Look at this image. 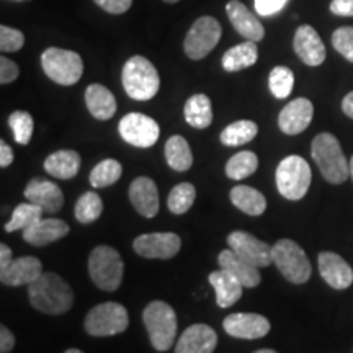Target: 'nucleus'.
I'll use <instances>...</instances> for the list:
<instances>
[{"label":"nucleus","mask_w":353,"mask_h":353,"mask_svg":"<svg viewBox=\"0 0 353 353\" xmlns=\"http://www.w3.org/2000/svg\"><path fill=\"white\" fill-rule=\"evenodd\" d=\"M143 322L149 341L157 352H167L174 345L176 337V314L174 307L165 301H152L145 306Z\"/></svg>","instance_id":"nucleus-4"},{"label":"nucleus","mask_w":353,"mask_h":353,"mask_svg":"<svg viewBox=\"0 0 353 353\" xmlns=\"http://www.w3.org/2000/svg\"><path fill=\"white\" fill-rule=\"evenodd\" d=\"M334 50L353 63V26H341L332 33Z\"/></svg>","instance_id":"nucleus-40"},{"label":"nucleus","mask_w":353,"mask_h":353,"mask_svg":"<svg viewBox=\"0 0 353 353\" xmlns=\"http://www.w3.org/2000/svg\"><path fill=\"white\" fill-rule=\"evenodd\" d=\"M182 241L174 232H151L136 237L132 242L134 252L144 259L167 260L179 254Z\"/></svg>","instance_id":"nucleus-12"},{"label":"nucleus","mask_w":353,"mask_h":353,"mask_svg":"<svg viewBox=\"0 0 353 353\" xmlns=\"http://www.w3.org/2000/svg\"><path fill=\"white\" fill-rule=\"evenodd\" d=\"M118 131L125 143L141 149L151 148L161 136V128L157 121L143 113H128L126 117H123L118 125Z\"/></svg>","instance_id":"nucleus-11"},{"label":"nucleus","mask_w":353,"mask_h":353,"mask_svg":"<svg viewBox=\"0 0 353 353\" xmlns=\"http://www.w3.org/2000/svg\"><path fill=\"white\" fill-rule=\"evenodd\" d=\"M185 121L195 130H206L213 123V108L208 95L196 94L187 100L183 108Z\"/></svg>","instance_id":"nucleus-29"},{"label":"nucleus","mask_w":353,"mask_h":353,"mask_svg":"<svg viewBox=\"0 0 353 353\" xmlns=\"http://www.w3.org/2000/svg\"><path fill=\"white\" fill-rule=\"evenodd\" d=\"M221 34H223V28H221L218 20L210 15L200 17L185 37V54L193 61L203 59L218 46Z\"/></svg>","instance_id":"nucleus-10"},{"label":"nucleus","mask_w":353,"mask_h":353,"mask_svg":"<svg viewBox=\"0 0 353 353\" xmlns=\"http://www.w3.org/2000/svg\"><path fill=\"white\" fill-rule=\"evenodd\" d=\"M228 19L234 30L249 41L259 43L265 37V28L260 20L247 8L241 0H229L226 6Z\"/></svg>","instance_id":"nucleus-17"},{"label":"nucleus","mask_w":353,"mask_h":353,"mask_svg":"<svg viewBox=\"0 0 353 353\" xmlns=\"http://www.w3.org/2000/svg\"><path fill=\"white\" fill-rule=\"evenodd\" d=\"M130 325L126 307L120 303H103L92 307L83 321L85 332L92 337H110L123 334Z\"/></svg>","instance_id":"nucleus-8"},{"label":"nucleus","mask_w":353,"mask_h":353,"mask_svg":"<svg viewBox=\"0 0 353 353\" xmlns=\"http://www.w3.org/2000/svg\"><path fill=\"white\" fill-rule=\"evenodd\" d=\"M268 87H270L272 95L275 97V99H286L294 87L293 70L290 68H285V65H276V68H273L270 76H268Z\"/></svg>","instance_id":"nucleus-38"},{"label":"nucleus","mask_w":353,"mask_h":353,"mask_svg":"<svg viewBox=\"0 0 353 353\" xmlns=\"http://www.w3.org/2000/svg\"><path fill=\"white\" fill-rule=\"evenodd\" d=\"M101 211H103L101 198L95 192H87L77 200L74 214H76V219L79 223L90 224L100 218Z\"/></svg>","instance_id":"nucleus-36"},{"label":"nucleus","mask_w":353,"mask_h":353,"mask_svg":"<svg viewBox=\"0 0 353 353\" xmlns=\"http://www.w3.org/2000/svg\"><path fill=\"white\" fill-rule=\"evenodd\" d=\"M350 176H352V180H353V156L350 159Z\"/></svg>","instance_id":"nucleus-52"},{"label":"nucleus","mask_w":353,"mask_h":353,"mask_svg":"<svg viewBox=\"0 0 353 353\" xmlns=\"http://www.w3.org/2000/svg\"><path fill=\"white\" fill-rule=\"evenodd\" d=\"M276 188L290 201L303 200L311 187L312 172L301 156H288L276 167Z\"/></svg>","instance_id":"nucleus-6"},{"label":"nucleus","mask_w":353,"mask_h":353,"mask_svg":"<svg viewBox=\"0 0 353 353\" xmlns=\"http://www.w3.org/2000/svg\"><path fill=\"white\" fill-rule=\"evenodd\" d=\"M288 3V0H254L255 12L260 17H272L283 10V7Z\"/></svg>","instance_id":"nucleus-43"},{"label":"nucleus","mask_w":353,"mask_h":353,"mask_svg":"<svg viewBox=\"0 0 353 353\" xmlns=\"http://www.w3.org/2000/svg\"><path fill=\"white\" fill-rule=\"evenodd\" d=\"M314 117V105L307 99H296L290 101L278 114V126L288 136L301 134L311 125Z\"/></svg>","instance_id":"nucleus-16"},{"label":"nucleus","mask_w":353,"mask_h":353,"mask_svg":"<svg viewBox=\"0 0 353 353\" xmlns=\"http://www.w3.org/2000/svg\"><path fill=\"white\" fill-rule=\"evenodd\" d=\"M229 249H232L237 255L245 259L255 267L262 268L273 263L272 247L267 242L257 239L252 234L244 231H234L228 236Z\"/></svg>","instance_id":"nucleus-13"},{"label":"nucleus","mask_w":353,"mask_h":353,"mask_svg":"<svg viewBox=\"0 0 353 353\" xmlns=\"http://www.w3.org/2000/svg\"><path fill=\"white\" fill-rule=\"evenodd\" d=\"M25 44V34L20 30L12 28V26H0V51L2 52H15L20 51Z\"/></svg>","instance_id":"nucleus-41"},{"label":"nucleus","mask_w":353,"mask_h":353,"mask_svg":"<svg viewBox=\"0 0 353 353\" xmlns=\"http://www.w3.org/2000/svg\"><path fill=\"white\" fill-rule=\"evenodd\" d=\"M342 110L348 118H352L353 120V92H350V94H347L345 97H343Z\"/></svg>","instance_id":"nucleus-49"},{"label":"nucleus","mask_w":353,"mask_h":353,"mask_svg":"<svg viewBox=\"0 0 353 353\" xmlns=\"http://www.w3.org/2000/svg\"><path fill=\"white\" fill-rule=\"evenodd\" d=\"M231 201L237 210L249 216H260L267 210V200L263 193L249 185H237L231 190Z\"/></svg>","instance_id":"nucleus-30"},{"label":"nucleus","mask_w":353,"mask_h":353,"mask_svg":"<svg viewBox=\"0 0 353 353\" xmlns=\"http://www.w3.org/2000/svg\"><path fill=\"white\" fill-rule=\"evenodd\" d=\"M82 159L76 151L63 149V151H56L46 157V161H44V170H46V174L54 176V179L69 180L79 174Z\"/></svg>","instance_id":"nucleus-27"},{"label":"nucleus","mask_w":353,"mask_h":353,"mask_svg":"<svg viewBox=\"0 0 353 353\" xmlns=\"http://www.w3.org/2000/svg\"><path fill=\"white\" fill-rule=\"evenodd\" d=\"M223 327L226 334L236 339H245V341H255L262 339L270 332V321L262 314L255 312H234L223 321Z\"/></svg>","instance_id":"nucleus-14"},{"label":"nucleus","mask_w":353,"mask_h":353,"mask_svg":"<svg viewBox=\"0 0 353 353\" xmlns=\"http://www.w3.org/2000/svg\"><path fill=\"white\" fill-rule=\"evenodd\" d=\"M43 275V265L39 259L26 255V257L13 259L6 272L0 273V281L7 286L32 285Z\"/></svg>","instance_id":"nucleus-22"},{"label":"nucleus","mask_w":353,"mask_h":353,"mask_svg":"<svg viewBox=\"0 0 353 353\" xmlns=\"http://www.w3.org/2000/svg\"><path fill=\"white\" fill-rule=\"evenodd\" d=\"M8 126L13 132V138L21 145H26L32 141L33 130H34V121L33 117L28 112L19 110V112H13L8 117Z\"/></svg>","instance_id":"nucleus-39"},{"label":"nucleus","mask_w":353,"mask_h":353,"mask_svg":"<svg viewBox=\"0 0 353 353\" xmlns=\"http://www.w3.org/2000/svg\"><path fill=\"white\" fill-rule=\"evenodd\" d=\"M165 159L170 169L176 172H187L193 165V154L188 141L183 136H172L165 143Z\"/></svg>","instance_id":"nucleus-31"},{"label":"nucleus","mask_w":353,"mask_h":353,"mask_svg":"<svg viewBox=\"0 0 353 353\" xmlns=\"http://www.w3.org/2000/svg\"><path fill=\"white\" fill-rule=\"evenodd\" d=\"M85 105L92 117L99 121H107L117 113V99L101 83H90L87 87Z\"/></svg>","instance_id":"nucleus-26"},{"label":"nucleus","mask_w":353,"mask_h":353,"mask_svg":"<svg viewBox=\"0 0 353 353\" xmlns=\"http://www.w3.org/2000/svg\"><path fill=\"white\" fill-rule=\"evenodd\" d=\"M101 10L112 15H121V13L128 12L132 6V0H94Z\"/></svg>","instance_id":"nucleus-44"},{"label":"nucleus","mask_w":353,"mask_h":353,"mask_svg":"<svg viewBox=\"0 0 353 353\" xmlns=\"http://www.w3.org/2000/svg\"><path fill=\"white\" fill-rule=\"evenodd\" d=\"M218 345V334L206 324H193L180 335L175 353H213Z\"/></svg>","instance_id":"nucleus-18"},{"label":"nucleus","mask_w":353,"mask_h":353,"mask_svg":"<svg viewBox=\"0 0 353 353\" xmlns=\"http://www.w3.org/2000/svg\"><path fill=\"white\" fill-rule=\"evenodd\" d=\"M123 87L132 100L148 101L157 95L161 77L157 69L144 56H132L123 65Z\"/></svg>","instance_id":"nucleus-3"},{"label":"nucleus","mask_w":353,"mask_h":353,"mask_svg":"<svg viewBox=\"0 0 353 353\" xmlns=\"http://www.w3.org/2000/svg\"><path fill=\"white\" fill-rule=\"evenodd\" d=\"M65 353H83V352H81V350H77V348H69L68 352Z\"/></svg>","instance_id":"nucleus-51"},{"label":"nucleus","mask_w":353,"mask_h":353,"mask_svg":"<svg viewBox=\"0 0 353 353\" xmlns=\"http://www.w3.org/2000/svg\"><path fill=\"white\" fill-rule=\"evenodd\" d=\"M20 76L19 65L13 63L12 59H8L7 56L0 57V83L2 85H7V83H12L17 81V77Z\"/></svg>","instance_id":"nucleus-42"},{"label":"nucleus","mask_w":353,"mask_h":353,"mask_svg":"<svg viewBox=\"0 0 353 353\" xmlns=\"http://www.w3.org/2000/svg\"><path fill=\"white\" fill-rule=\"evenodd\" d=\"M218 262L219 267L236 276L237 280L244 285V288H255V286H259L260 281H262L259 267L247 262L245 259L237 255L232 249L223 250V252L219 254Z\"/></svg>","instance_id":"nucleus-24"},{"label":"nucleus","mask_w":353,"mask_h":353,"mask_svg":"<svg viewBox=\"0 0 353 353\" xmlns=\"http://www.w3.org/2000/svg\"><path fill=\"white\" fill-rule=\"evenodd\" d=\"M208 280L211 286H213L216 293V303H218L219 307H231L242 298L244 285L236 276L231 275V273L223 270V268L210 273Z\"/></svg>","instance_id":"nucleus-25"},{"label":"nucleus","mask_w":353,"mask_h":353,"mask_svg":"<svg viewBox=\"0 0 353 353\" xmlns=\"http://www.w3.org/2000/svg\"><path fill=\"white\" fill-rule=\"evenodd\" d=\"M41 65L44 74L59 85H74L83 74L82 57L63 48H48L41 54Z\"/></svg>","instance_id":"nucleus-9"},{"label":"nucleus","mask_w":353,"mask_h":353,"mask_svg":"<svg viewBox=\"0 0 353 353\" xmlns=\"http://www.w3.org/2000/svg\"><path fill=\"white\" fill-rule=\"evenodd\" d=\"M15 347V335L8 330L6 325L0 327V352L2 353H10Z\"/></svg>","instance_id":"nucleus-46"},{"label":"nucleus","mask_w":353,"mask_h":353,"mask_svg":"<svg viewBox=\"0 0 353 353\" xmlns=\"http://www.w3.org/2000/svg\"><path fill=\"white\" fill-rule=\"evenodd\" d=\"M44 211L39 208V206L34 205V203H21V205L17 206L13 210L12 218L6 224L7 232H15V231H25L26 228L37 224L39 219H43Z\"/></svg>","instance_id":"nucleus-34"},{"label":"nucleus","mask_w":353,"mask_h":353,"mask_svg":"<svg viewBox=\"0 0 353 353\" xmlns=\"http://www.w3.org/2000/svg\"><path fill=\"white\" fill-rule=\"evenodd\" d=\"M311 156L329 183L341 185L350 175V164L343 156L342 145L330 132H321L312 139Z\"/></svg>","instance_id":"nucleus-2"},{"label":"nucleus","mask_w":353,"mask_h":353,"mask_svg":"<svg viewBox=\"0 0 353 353\" xmlns=\"http://www.w3.org/2000/svg\"><path fill=\"white\" fill-rule=\"evenodd\" d=\"M13 162V151L6 141H0V167L7 169Z\"/></svg>","instance_id":"nucleus-47"},{"label":"nucleus","mask_w":353,"mask_h":353,"mask_svg":"<svg viewBox=\"0 0 353 353\" xmlns=\"http://www.w3.org/2000/svg\"><path fill=\"white\" fill-rule=\"evenodd\" d=\"M195 198L196 190L192 183H179L176 187L172 188V192L169 193L167 206H169L170 213L185 214L193 206Z\"/></svg>","instance_id":"nucleus-37"},{"label":"nucleus","mask_w":353,"mask_h":353,"mask_svg":"<svg viewBox=\"0 0 353 353\" xmlns=\"http://www.w3.org/2000/svg\"><path fill=\"white\" fill-rule=\"evenodd\" d=\"M13 262L12 257V250L7 244H0V273L6 272L8 268V265Z\"/></svg>","instance_id":"nucleus-48"},{"label":"nucleus","mask_w":353,"mask_h":353,"mask_svg":"<svg viewBox=\"0 0 353 353\" xmlns=\"http://www.w3.org/2000/svg\"><path fill=\"white\" fill-rule=\"evenodd\" d=\"M123 174V165L114 159H105L97 164L90 172V185L94 188H107L110 185L117 183Z\"/></svg>","instance_id":"nucleus-35"},{"label":"nucleus","mask_w":353,"mask_h":353,"mask_svg":"<svg viewBox=\"0 0 353 353\" xmlns=\"http://www.w3.org/2000/svg\"><path fill=\"white\" fill-rule=\"evenodd\" d=\"M25 198L39 206L44 213H56L63 208L64 195L56 183L44 179H33L26 185Z\"/></svg>","instance_id":"nucleus-20"},{"label":"nucleus","mask_w":353,"mask_h":353,"mask_svg":"<svg viewBox=\"0 0 353 353\" xmlns=\"http://www.w3.org/2000/svg\"><path fill=\"white\" fill-rule=\"evenodd\" d=\"M259 132V126L255 121L239 120L224 128L219 134V141L228 148H237V145L250 143Z\"/></svg>","instance_id":"nucleus-32"},{"label":"nucleus","mask_w":353,"mask_h":353,"mask_svg":"<svg viewBox=\"0 0 353 353\" xmlns=\"http://www.w3.org/2000/svg\"><path fill=\"white\" fill-rule=\"evenodd\" d=\"M164 2H167V3H176V2H179V0H164Z\"/></svg>","instance_id":"nucleus-53"},{"label":"nucleus","mask_w":353,"mask_h":353,"mask_svg":"<svg viewBox=\"0 0 353 353\" xmlns=\"http://www.w3.org/2000/svg\"><path fill=\"white\" fill-rule=\"evenodd\" d=\"M69 224L63 219H39L37 224L25 229L23 239L34 247H43L63 239L69 234Z\"/></svg>","instance_id":"nucleus-23"},{"label":"nucleus","mask_w":353,"mask_h":353,"mask_svg":"<svg viewBox=\"0 0 353 353\" xmlns=\"http://www.w3.org/2000/svg\"><path fill=\"white\" fill-rule=\"evenodd\" d=\"M28 298L37 311L43 314L59 316L72 307L74 291L59 275L46 272L37 281L28 285Z\"/></svg>","instance_id":"nucleus-1"},{"label":"nucleus","mask_w":353,"mask_h":353,"mask_svg":"<svg viewBox=\"0 0 353 353\" xmlns=\"http://www.w3.org/2000/svg\"><path fill=\"white\" fill-rule=\"evenodd\" d=\"M329 8L337 17H353V0H332Z\"/></svg>","instance_id":"nucleus-45"},{"label":"nucleus","mask_w":353,"mask_h":353,"mask_svg":"<svg viewBox=\"0 0 353 353\" xmlns=\"http://www.w3.org/2000/svg\"><path fill=\"white\" fill-rule=\"evenodd\" d=\"M254 353H276L275 350H272V348H262V350H257Z\"/></svg>","instance_id":"nucleus-50"},{"label":"nucleus","mask_w":353,"mask_h":353,"mask_svg":"<svg viewBox=\"0 0 353 353\" xmlns=\"http://www.w3.org/2000/svg\"><path fill=\"white\" fill-rule=\"evenodd\" d=\"M319 273L325 283L334 290H347L353 283V270L341 255L335 252H321L317 257Z\"/></svg>","instance_id":"nucleus-19"},{"label":"nucleus","mask_w":353,"mask_h":353,"mask_svg":"<svg viewBox=\"0 0 353 353\" xmlns=\"http://www.w3.org/2000/svg\"><path fill=\"white\" fill-rule=\"evenodd\" d=\"M88 273L92 281L103 291H117L120 288L125 263L120 252L110 245H99L88 257Z\"/></svg>","instance_id":"nucleus-5"},{"label":"nucleus","mask_w":353,"mask_h":353,"mask_svg":"<svg viewBox=\"0 0 353 353\" xmlns=\"http://www.w3.org/2000/svg\"><path fill=\"white\" fill-rule=\"evenodd\" d=\"M259 169V157L252 151H241L229 159L226 164V175L231 180H242L255 174Z\"/></svg>","instance_id":"nucleus-33"},{"label":"nucleus","mask_w":353,"mask_h":353,"mask_svg":"<svg viewBox=\"0 0 353 353\" xmlns=\"http://www.w3.org/2000/svg\"><path fill=\"white\" fill-rule=\"evenodd\" d=\"M273 265L290 283L303 285L311 278L312 268L301 245L291 239H280L272 245Z\"/></svg>","instance_id":"nucleus-7"},{"label":"nucleus","mask_w":353,"mask_h":353,"mask_svg":"<svg viewBox=\"0 0 353 353\" xmlns=\"http://www.w3.org/2000/svg\"><path fill=\"white\" fill-rule=\"evenodd\" d=\"M130 200L144 218H156L159 213V190L149 176H138L130 185Z\"/></svg>","instance_id":"nucleus-21"},{"label":"nucleus","mask_w":353,"mask_h":353,"mask_svg":"<svg viewBox=\"0 0 353 353\" xmlns=\"http://www.w3.org/2000/svg\"><path fill=\"white\" fill-rule=\"evenodd\" d=\"M259 59V48L255 41H247L236 44L231 50H228L223 54L221 64L226 72H237V70L247 69L250 65H254Z\"/></svg>","instance_id":"nucleus-28"},{"label":"nucleus","mask_w":353,"mask_h":353,"mask_svg":"<svg viewBox=\"0 0 353 353\" xmlns=\"http://www.w3.org/2000/svg\"><path fill=\"white\" fill-rule=\"evenodd\" d=\"M293 50L309 68H317L325 61V46L319 33L311 25H301L293 38Z\"/></svg>","instance_id":"nucleus-15"}]
</instances>
